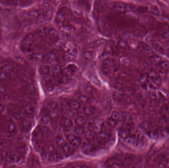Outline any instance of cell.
Returning a JSON list of instances; mask_svg holds the SVG:
<instances>
[{"label":"cell","instance_id":"obj_1","mask_svg":"<svg viewBox=\"0 0 169 168\" xmlns=\"http://www.w3.org/2000/svg\"><path fill=\"white\" fill-rule=\"evenodd\" d=\"M0 131L8 137H13L18 132V126L12 119L5 118L0 121Z\"/></svg>","mask_w":169,"mask_h":168},{"label":"cell","instance_id":"obj_2","mask_svg":"<svg viewBox=\"0 0 169 168\" xmlns=\"http://www.w3.org/2000/svg\"><path fill=\"white\" fill-rule=\"evenodd\" d=\"M148 85L152 88L157 87L161 84L162 80L158 73L155 70H151L148 73Z\"/></svg>","mask_w":169,"mask_h":168},{"label":"cell","instance_id":"obj_3","mask_svg":"<svg viewBox=\"0 0 169 168\" xmlns=\"http://www.w3.org/2000/svg\"><path fill=\"white\" fill-rule=\"evenodd\" d=\"M97 140L101 144H105L109 141L111 137V135L108 131L102 130L98 132Z\"/></svg>","mask_w":169,"mask_h":168},{"label":"cell","instance_id":"obj_4","mask_svg":"<svg viewBox=\"0 0 169 168\" xmlns=\"http://www.w3.org/2000/svg\"><path fill=\"white\" fill-rule=\"evenodd\" d=\"M67 140L68 141L69 144L74 147H77L79 146L81 144V137L76 135L70 134L67 135Z\"/></svg>","mask_w":169,"mask_h":168},{"label":"cell","instance_id":"obj_5","mask_svg":"<svg viewBox=\"0 0 169 168\" xmlns=\"http://www.w3.org/2000/svg\"><path fill=\"white\" fill-rule=\"evenodd\" d=\"M20 122H19L18 130L20 131L26 132L30 129L31 127V122L26 119H21Z\"/></svg>","mask_w":169,"mask_h":168},{"label":"cell","instance_id":"obj_6","mask_svg":"<svg viewBox=\"0 0 169 168\" xmlns=\"http://www.w3.org/2000/svg\"><path fill=\"white\" fill-rule=\"evenodd\" d=\"M108 166L110 168H123L122 162L117 158H113L108 161Z\"/></svg>","mask_w":169,"mask_h":168},{"label":"cell","instance_id":"obj_7","mask_svg":"<svg viewBox=\"0 0 169 168\" xmlns=\"http://www.w3.org/2000/svg\"><path fill=\"white\" fill-rule=\"evenodd\" d=\"M83 112L87 116H93L96 114V109L93 105H86L83 109Z\"/></svg>","mask_w":169,"mask_h":168},{"label":"cell","instance_id":"obj_8","mask_svg":"<svg viewBox=\"0 0 169 168\" xmlns=\"http://www.w3.org/2000/svg\"><path fill=\"white\" fill-rule=\"evenodd\" d=\"M157 66L158 70L160 73H166L169 70V62L167 60H163Z\"/></svg>","mask_w":169,"mask_h":168},{"label":"cell","instance_id":"obj_9","mask_svg":"<svg viewBox=\"0 0 169 168\" xmlns=\"http://www.w3.org/2000/svg\"><path fill=\"white\" fill-rule=\"evenodd\" d=\"M152 48L154 51H156L159 53L161 54H165L166 52V50L163 45L158 41H154L151 44Z\"/></svg>","mask_w":169,"mask_h":168},{"label":"cell","instance_id":"obj_10","mask_svg":"<svg viewBox=\"0 0 169 168\" xmlns=\"http://www.w3.org/2000/svg\"><path fill=\"white\" fill-rule=\"evenodd\" d=\"M77 67L74 64H69L66 66L64 69V73L65 75L68 76H72L77 72Z\"/></svg>","mask_w":169,"mask_h":168},{"label":"cell","instance_id":"obj_11","mask_svg":"<svg viewBox=\"0 0 169 168\" xmlns=\"http://www.w3.org/2000/svg\"><path fill=\"white\" fill-rule=\"evenodd\" d=\"M140 48L141 51L148 55H152L153 54L152 48L148 44L145 43H142L140 44Z\"/></svg>","mask_w":169,"mask_h":168},{"label":"cell","instance_id":"obj_12","mask_svg":"<svg viewBox=\"0 0 169 168\" xmlns=\"http://www.w3.org/2000/svg\"><path fill=\"white\" fill-rule=\"evenodd\" d=\"M52 118L50 116V114L46 113L42 116L41 118V122L42 124H44V125H46L49 126V125H50L52 123Z\"/></svg>","mask_w":169,"mask_h":168},{"label":"cell","instance_id":"obj_13","mask_svg":"<svg viewBox=\"0 0 169 168\" xmlns=\"http://www.w3.org/2000/svg\"><path fill=\"white\" fill-rule=\"evenodd\" d=\"M69 108L74 111L79 110L81 108V103L77 100H73L69 103Z\"/></svg>","mask_w":169,"mask_h":168},{"label":"cell","instance_id":"obj_14","mask_svg":"<svg viewBox=\"0 0 169 168\" xmlns=\"http://www.w3.org/2000/svg\"><path fill=\"white\" fill-rule=\"evenodd\" d=\"M74 122L72 119L69 118L65 117L62 120V125L65 129L71 128L73 126Z\"/></svg>","mask_w":169,"mask_h":168},{"label":"cell","instance_id":"obj_15","mask_svg":"<svg viewBox=\"0 0 169 168\" xmlns=\"http://www.w3.org/2000/svg\"><path fill=\"white\" fill-rule=\"evenodd\" d=\"M60 149L61 152L65 155H70L73 153L72 147L69 144L65 143Z\"/></svg>","mask_w":169,"mask_h":168},{"label":"cell","instance_id":"obj_16","mask_svg":"<svg viewBox=\"0 0 169 168\" xmlns=\"http://www.w3.org/2000/svg\"><path fill=\"white\" fill-rule=\"evenodd\" d=\"M93 130L96 132H99L103 130L104 127V124L101 121L96 120L93 122Z\"/></svg>","mask_w":169,"mask_h":168},{"label":"cell","instance_id":"obj_17","mask_svg":"<svg viewBox=\"0 0 169 168\" xmlns=\"http://www.w3.org/2000/svg\"><path fill=\"white\" fill-rule=\"evenodd\" d=\"M77 100L81 103V104L88 105L90 103V99L88 95L85 94H79L77 97Z\"/></svg>","mask_w":169,"mask_h":168},{"label":"cell","instance_id":"obj_18","mask_svg":"<svg viewBox=\"0 0 169 168\" xmlns=\"http://www.w3.org/2000/svg\"><path fill=\"white\" fill-rule=\"evenodd\" d=\"M86 132L85 129L83 125H77L74 130V134L79 137L85 135Z\"/></svg>","mask_w":169,"mask_h":168},{"label":"cell","instance_id":"obj_19","mask_svg":"<svg viewBox=\"0 0 169 168\" xmlns=\"http://www.w3.org/2000/svg\"><path fill=\"white\" fill-rule=\"evenodd\" d=\"M163 60L161 57L159 55H152L150 58V62L155 66H157Z\"/></svg>","mask_w":169,"mask_h":168},{"label":"cell","instance_id":"obj_20","mask_svg":"<svg viewBox=\"0 0 169 168\" xmlns=\"http://www.w3.org/2000/svg\"><path fill=\"white\" fill-rule=\"evenodd\" d=\"M85 136L87 140L91 141V140L95 139L96 135L95 131L92 130H88L86 132Z\"/></svg>","mask_w":169,"mask_h":168},{"label":"cell","instance_id":"obj_21","mask_svg":"<svg viewBox=\"0 0 169 168\" xmlns=\"http://www.w3.org/2000/svg\"><path fill=\"white\" fill-rule=\"evenodd\" d=\"M114 9L118 12H124L126 11V5L122 3H117L114 6Z\"/></svg>","mask_w":169,"mask_h":168},{"label":"cell","instance_id":"obj_22","mask_svg":"<svg viewBox=\"0 0 169 168\" xmlns=\"http://www.w3.org/2000/svg\"><path fill=\"white\" fill-rule=\"evenodd\" d=\"M61 66L57 63H54L50 67V71L53 75H56L61 72Z\"/></svg>","mask_w":169,"mask_h":168},{"label":"cell","instance_id":"obj_23","mask_svg":"<svg viewBox=\"0 0 169 168\" xmlns=\"http://www.w3.org/2000/svg\"><path fill=\"white\" fill-rule=\"evenodd\" d=\"M65 20V15L61 12H58L55 17L56 23L58 25H62Z\"/></svg>","mask_w":169,"mask_h":168},{"label":"cell","instance_id":"obj_24","mask_svg":"<svg viewBox=\"0 0 169 168\" xmlns=\"http://www.w3.org/2000/svg\"><path fill=\"white\" fill-rule=\"evenodd\" d=\"M150 12L154 16H159L160 15V11L158 6L156 5H153L151 6L150 9Z\"/></svg>","mask_w":169,"mask_h":168},{"label":"cell","instance_id":"obj_25","mask_svg":"<svg viewBox=\"0 0 169 168\" xmlns=\"http://www.w3.org/2000/svg\"><path fill=\"white\" fill-rule=\"evenodd\" d=\"M64 115L65 116V117L69 118L72 119L75 116V112L74 110H73L71 109L67 108L64 110Z\"/></svg>","mask_w":169,"mask_h":168},{"label":"cell","instance_id":"obj_26","mask_svg":"<svg viewBox=\"0 0 169 168\" xmlns=\"http://www.w3.org/2000/svg\"><path fill=\"white\" fill-rule=\"evenodd\" d=\"M157 29L159 31H160L161 34H163L164 33L167 32L168 31H169V26L168 24H163L161 23L159 25Z\"/></svg>","mask_w":169,"mask_h":168},{"label":"cell","instance_id":"obj_27","mask_svg":"<svg viewBox=\"0 0 169 168\" xmlns=\"http://www.w3.org/2000/svg\"><path fill=\"white\" fill-rule=\"evenodd\" d=\"M112 64V62L111 60L108 58L102 61V66L104 70H109L111 68Z\"/></svg>","mask_w":169,"mask_h":168},{"label":"cell","instance_id":"obj_28","mask_svg":"<svg viewBox=\"0 0 169 168\" xmlns=\"http://www.w3.org/2000/svg\"><path fill=\"white\" fill-rule=\"evenodd\" d=\"M86 121V118L83 115H79L75 118L74 122L78 125H82Z\"/></svg>","mask_w":169,"mask_h":168},{"label":"cell","instance_id":"obj_29","mask_svg":"<svg viewBox=\"0 0 169 168\" xmlns=\"http://www.w3.org/2000/svg\"><path fill=\"white\" fill-rule=\"evenodd\" d=\"M8 144L4 140L0 139V153H3L6 151Z\"/></svg>","mask_w":169,"mask_h":168},{"label":"cell","instance_id":"obj_30","mask_svg":"<svg viewBox=\"0 0 169 168\" xmlns=\"http://www.w3.org/2000/svg\"><path fill=\"white\" fill-rule=\"evenodd\" d=\"M55 144L58 147L60 148L63 145H64V144H65V140L63 137L58 136L55 140Z\"/></svg>","mask_w":169,"mask_h":168},{"label":"cell","instance_id":"obj_31","mask_svg":"<svg viewBox=\"0 0 169 168\" xmlns=\"http://www.w3.org/2000/svg\"><path fill=\"white\" fill-rule=\"evenodd\" d=\"M50 158H52L53 160L58 161L62 159V155L61 153L57 151H53L51 153Z\"/></svg>","mask_w":169,"mask_h":168},{"label":"cell","instance_id":"obj_32","mask_svg":"<svg viewBox=\"0 0 169 168\" xmlns=\"http://www.w3.org/2000/svg\"><path fill=\"white\" fill-rule=\"evenodd\" d=\"M120 117V115L119 112L116 111V110H114L111 112L110 118L115 122H116V121L119 120Z\"/></svg>","mask_w":169,"mask_h":168},{"label":"cell","instance_id":"obj_33","mask_svg":"<svg viewBox=\"0 0 169 168\" xmlns=\"http://www.w3.org/2000/svg\"><path fill=\"white\" fill-rule=\"evenodd\" d=\"M56 60H57V56L56 54L53 52H51L49 54V55L47 56V60L50 62L54 64L55 63V62H56Z\"/></svg>","mask_w":169,"mask_h":168},{"label":"cell","instance_id":"obj_34","mask_svg":"<svg viewBox=\"0 0 169 168\" xmlns=\"http://www.w3.org/2000/svg\"><path fill=\"white\" fill-rule=\"evenodd\" d=\"M118 45L122 48H126L129 46V42L125 39H122L118 41Z\"/></svg>","mask_w":169,"mask_h":168},{"label":"cell","instance_id":"obj_35","mask_svg":"<svg viewBox=\"0 0 169 168\" xmlns=\"http://www.w3.org/2000/svg\"><path fill=\"white\" fill-rule=\"evenodd\" d=\"M39 128L45 135L48 134L50 133V129L49 126L41 124L40 126H39Z\"/></svg>","mask_w":169,"mask_h":168},{"label":"cell","instance_id":"obj_36","mask_svg":"<svg viewBox=\"0 0 169 168\" xmlns=\"http://www.w3.org/2000/svg\"><path fill=\"white\" fill-rule=\"evenodd\" d=\"M50 110H58L59 104L57 101H52L49 104Z\"/></svg>","mask_w":169,"mask_h":168},{"label":"cell","instance_id":"obj_37","mask_svg":"<svg viewBox=\"0 0 169 168\" xmlns=\"http://www.w3.org/2000/svg\"><path fill=\"white\" fill-rule=\"evenodd\" d=\"M92 56H93V53L90 51H86L84 52L83 55V59L85 61H88L91 59Z\"/></svg>","mask_w":169,"mask_h":168},{"label":"cell","instance_id":"obj_38","mask_svg":"<svg viewBox=\"0 0 169 168\" xmlns=\"http://www.w3.org/2000/svg\"><path fill=\"white\" fill-rule=\"evenodd\" d=\"M48 34L52 38H56L58 35V32L54 28H51L48 30Z\"/></svg>","mask_w":169,"mask_h":168},{"label":"cell","instance_id":"obj_39","mask_svg":"<svg viewBox=\"0 0 169 168\" xmlns=\"http://www.w3.org/2000/svg\"><path fill=\"white\" fill-rule=\"evenodd\" d=\"M41 71L43 74L47 75L50 71V68L48 65H43L41 68Z\"/></svg>","mask_w":169,"mask_h":168},{"label":"cell","instance_id":"obj_40","mask_svg":"<svg viewBox=\"0 0 169 168\" xmlns=\"http://www.w3.org/2000/svg\"><path fill=\"white\" fill-rule=\"evenodd\" d=\"M60 30L65 33H69L71 32L72 28L70 26L64 25V26H61Z\"/></svg>","mask_w":169,"mask_h":168},{"label":"cell","instance_id":"obj_41","mask_svg":"<svg viewBox=\"0 0 169 168\" xmlns=\"http://www.w3.org/2000/svg\"><path fill=\"white\" fill-rule=\"evenodd\" d=\"M120 62L122 65L125 66H129L130 64L129 60L127 57H122L120 59Z\"/></svg>","mask_w":169,"mask_h":168},{"label":"cell","instance_id":"obj_42","mask_svg":"<svg viewBox=\"0 0 169 168\" xmlns=\"http://www.w3.org/2000/svg\"><path fill=\"white\" fill-rule=\"evenodd\" d=\"M44 58V55L43 54H38L34 56V59L37 61H42Z\"/></svg>","mask_w":169,"mask_h":168},{"label":"cell","instance_id":"obj_43","mask_svg":"<svg viewBox=\"0 0 169 168\" xmlns=\"http://www.w3.org/2000/svg\"><path fill=\"white\" fill-rule=\"evenodd\" d=\"M76 49V47L74 44L71 42H68L66 44V51L67 50H72V49Z\"/></svg>","mask_w":169,"mask_h":168},{"label":"cell","instance_id":"obj_44","mask_svg":"<svg viewBox=\"0 0 169 168\" xmlns=\"http://www.w3.org/2000/svg\"><path fill=\"white\" fill-rule=\"evenodd\" d=\"M58 110H50L49 114L52 118L56 117L58 115Z\"/></svg>","mask_w":169,"mask_h":168},{"label":"cell","instance_id":"obj_45","mask_svg":"<svg viewBox=\"0 0 169 168\" xmlns=\"http://www.w3.org/2000/svg\"><path fill=\"white\" fill-rule=\"evenodd\" d=\"M61 79H62V81H63V83H68L70 80V76H68L67 75H65L63 76Z\"/></svg>","mask_w":169,"mask_h":168},{"label":"cell","instance_id":"obj_46","mask_svg":"<svg viewBox=\"0 0 169 168\" xmlns=\"http://www.w3.org/2000/svg\"><path fill=\"white\" fill-rule=\"evenodd\" d=\"M47 32H48V30H47V29H46V28H42V29H41V30L40 31V34L43 36L46 35V34H47Z\"/></svg>","mask_w":169,"mask_h":168},{"label":"cell","instance_id":"obj_47","mask_svg":"<svg viewBox=\"0 0 169 168\" xmlns=\"http://www.w3.org/2000/svg\"><path fill=\"white\" fill-rule=\"evenodd\" d=\"M62 46V43L60 41H57L55 43V48H61Z\"/></svg>","mask_w":169,"mask_h":168},{"label":"cell","instance_id":"obj_48","mask_svg":"<svg viewBox=\"0 0 169 168\" xmlns=\"http://www.w3.org/2000/svg\"><path fill=\"white\" fill-rule=\"evenodd\" d=\"M43 7L44 9L46 11H48L50 9V5L47 3H45L43 4Z\"/></svg>","mask_w":169,"mask_h":168},{"label":"cell","instance_id":"obj_49","mask_svg":"<svg viewBox=\"0 0 169 168\" xmlns=\"http://www.w3.org/2000/svg\"><path fill=\"white\" fill-rule=\"evenodd\" d=\"M124 39H128V38H131L132 37V35H131V33H126L125 34H124Z\"/></svg>","mask_w":169,"mask_h":168},{"label":"cell","instance_id":"obj_50","mask_svg":"<svg viewBox=\"0 0 169 168\" xmlns=\"http://www.w3.org/2000/svg\"><path fill=\"white\" fill-rule=\"evenodd\" d=\"M8 168H22L21 167L18 166H11L10 167H9Z\"/></svg>","mask_w":169,"mask_h":168}]
</instances>
